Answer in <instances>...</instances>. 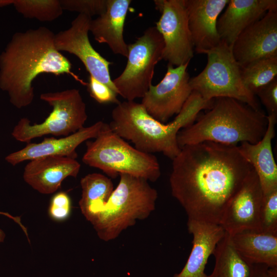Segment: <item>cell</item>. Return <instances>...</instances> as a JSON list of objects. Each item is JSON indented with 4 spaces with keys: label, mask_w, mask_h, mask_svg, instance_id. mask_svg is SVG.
Masks as SVG:
<instances>
[{
    "label": "cell",
    "mask_w": 277,
    "mask_h": 277,
    "mask_svg": "<svg viewBox=\"0 0 277 277\" xmlns=\"http://www.w3.org/2000/svg\"><path fill=\"white\" fill-rule=\"evenodd\" d=\"M252 169L237 146L209 141L186 145L172 160L171 194L188 220L220 225L229 202Z\"/></svg>",
    "instance_id": "cell-1"
},
{
    "label": "cell",
    "mask_w": 277,
    "mask_h": 277,
    "mask_svg": "<svg viewBox=\"0 0 277 277\" xmlns=\"http://www.w3.org/2000/svg\"><path fill=\"white\" fill-rule=\"evenodd\" d=\"M54 36L45 27L16 32L0 54V89L16 108L32 103V83L40 74L71 73V63L56 49Z\"/></svg>",
    "instance_id": "cell-2"
},
{
    "label": "cell",
    "mask_w": 277,
    "mask_h": 277,
    "mask_svg": "<svg viewBox=\"0 0 277 277\" xmlns=\"http://www.w3.org/2000/svg\"><path fill=\"white\" fill-rule=\"evenodd\" d=\"M212 102L192 91L174 119L165 124L152 117L141 103L126 101L113 109L108 124L114 132L131 142L138 150L161 152L172 160L181 151L177 140L179 131L193 124L200 111L209 109Z\"/></svg>",
    "instance_id": "cell-3"
},
{
    "label": "cell",
    "mask_w": 277,
    "mask_h": 277,
    "mask_svg": "<svg viewBox=\"0 0 277 277\" xmlns=\"http://www.w3.org/2000/svg\"><path fill=\"white\" fill-rule=\"evenodd\" d=\"M268 123L267 115L261 110L234 98H215L208 112L179 131L177 143L180 148L207 141L233 146L254 144L264 135Z\"/></svg>",
    "instance_id": "cell-4"
},
{
    "label": "cell",
    "mask_w": 277,
    "mask_h": 277,
    "mask_svg": "<svg viewBox=\"0 0 277 277\" xmlns=\"http://www.w3.org/2000/svg\"><path fill=\"white\" fill-rule=\"evenodd\" d=\"M102 211L91 223L101 240L115 239L137 220L146 219L155 210L157 191L148 181L128 174H120Z\"/></svg>",
    "instance_id": "cell-5"
},
{
    "label": "cell",
    "mask_w": 277,
    "mask_h": 277,
    "mask_svg": "<svg viewBox=\"0 0 277 277\" xmlns=\"http://www.w3.org/2000/svg\"><path fill=\"white\" fill-rule=\"evenodd\" d=\"M93 141L86 143L82 161L99 169L108 176L128 174L151 182L161 175V168L155 156L141 151L114 132L105 123Z\"/></svg>",
    "instance_id": "cell-6"
},
{
    "label": "cell",
    "mask_w": 277,
    "mask_h": 277,
    "mask_svg": "<svg viewBox=\"0 0 277 277\" xmlns=\"http://www.w3.org/2000/svg\"><path fill=\"white\" fill-rule=\"evenodd\" d=\"M204 69L189 80L192 91L197 92L207 101L225 97L235 99L260 110L258 101L244 85L241 67L235 60L232 48L222 41L208 51Z\"/></svg>",
    "instance_id": "cell-7"
},
{
    "label": "cell",
    "mask_w": 277,
    "mask_h": 277,
    "mask_svg": "<svg viewBox=\"0 0 277 277\" xmlns=\"http://www.w3.org/2000/svg\"><path fill=\"white\" fill-rule=\"evenodd\" d=\"M40 98L52 107V111L39 124L32 125L28 118H21L11 133L17 141L28 143L48 134L66 136L84 127L88 117L86 106L78 89L43 93Z\"/></svg>",
    "instance_id": "cell-8"
},
{
    "label": "cell",
    "mask_w": 277,
    "mask_h": 277,
    "mask_svg": "<svg viewBox=\"0 0 277 277\" xmlns=\"http://www.w3.org/2000/svg\"><path fill=\"white\" fill-rule=\"evenodd\" d=\"M164 48L163 37L155 26L148 28L128 45L127 62L122 73L112 80L120 95L127 101L142 98L152 85L156 65Z\"/></svg>",
    "instance_id": "cell-9"
},
{
    "label": "cell",
    "mask_w": 277,
    "mask_h": 277,
    "mask_svg": "<svg viewBox=\"0 0 277 277\" xmlns=\"http://www.w3.org/2000/svg\"><path fill=\"white\" fill-rule=\"evenodd\" d=\"M154 3L161 13L155 27L164 43L162 60L174 67L189 63L194 47L184 0H156Z\"/></svg>",
    "instance_id": "cell-10"
},
{
    "label": "cell",
    "mask_w": 277,
    "mask_h": 277,
    "mask_svg": "<svg viewBox=\"0 0 277 277\" xmlns=\"http://www.w3.org/2000/svg\"><path fill=\"white\" fill-rule=\"evenodd\" d=\"M189 64L177 67L168 64L163 79L157 85H151L142 97L141 103L145 110L159 122L165 124L179 113L190 96Z\"/></svg>",
    "instance_id": "cell-11"
},
{
    "label": "cell",
    "mask_w": 277,
    "mask_h": 277,
    "mask_svg": "<svg viewBox=\"0 0 277 277\" xmlns=\"http://www.w3.org/2000/svg\"><path fill=\"white\" fill-rule=\"evenodd\" d=\"M91 19L89 16L78 14L68 29L55 34V48L60 52L65 51L77 57L89 75L107 85L118 94L109 72L112 63L96 51L90 42L88 32Z\"/></svg>",
    "instance_id": "cell-12"
},
{
    "label": "cell",
    "mask_w": 277,
    "mask_h": 277,
    "mask_svg": "<svg viewBox=\"0 0 277 277\" xmlns=\"http://www.w3.org/2000/svg\"><path fill=\"white\" fill-rule=\"evenodd\" d=\"M263 192L253 168L229 202L220 225L232 235L244 230L261 231L260 215Z\"/></svg>",
    "instance_id": "cell-13"
},
{
    "label": "cell",
    "mask_w": 277,
    "mask_h": 277,
    "mask_svg": "<svg viewBox=\"0 0 277 277\" xmlns=\"http://www.w3.org/2000/svg\"><path fill=\"white\" fill-rule=\"evenodd\" d=\"M232 51L241 68L259 60L277 57V8L269 10L246 28Z\"/></svg>",
    "instance_id": "cell-14"
},
{
    "label": "cell",
    "mask_w": 277,
    "mask_h": 277,
    "mask_svg": "<svg viewBox=\"0 0 277 277\" xmlns=\"http://www.w3.org/2000/svg\"><path fill=\"white\" fill-rule=\"evenodd\" d=\"M229 0H184L195 51L206 54L221 42L217 30L219 15Z\"/></svg>",
    "instance_id": "cell-15"
},
{
    "label": "cell",
    "mask_w": 277,
    "mask_h": 277,
    "mask_svg": "<svg viewBox=\"0 0 277 277\" xmlns=\"http://www.w3.org/2000/svg\"><path fill=\"white\" fill-rule=\"evenodd\" d=\"M104 124L103 122L98 121L63 137H47L39 143H28L22 149L7 155L5 160L10 164L15 166L25 161L46 156H65L76 159L77 147L89 139L95 138Z\"/></svg>",
    "instance_id": "cell-16"
},
{
    "label": "cell",
    "mask_w": 277,
    "mask_h": 277,
    "mask_svg": "<svg viewBox=\"0 0 277 277\" xmlns=\"http://www.w3.org/2000/svg\"><path fill=\"white\" fill-rule=\"evenodd\" d=\"M29 161L24 168L23 179L32 188L46 194L55 192L67 177H76L81 168L75 159L65 156H46Z\"/></svg>",
    "instance_id": "cell-17"
},
{
    "label": "cell",
    "mask_w": 277,
    "mask_h": 277,
    "mask_svg": "<svg viewBox=\"0 0 277 277\" xmlns=\"http://www.w3.org/2000/svg\"><path fill=\"white\" fill-rule=\"evenodd\" d=\"M275 8L276 0H229L217 22L221 41L232 48L237 37L246 28Z\"/></svg>",
    "instance_id": "cell-18"
},
{
    "label": "cell",
    "mask_w": 277,
    "mask_h": 277,
    "mask_svg": "<svg viewBox=\"0 0 277 277\" xmlns=\"http://www.w3.org/2000/svg\"><path fill=\"white\" fill-rule=\"evenodd\" d=\"M187 228L193 237L192 249L183 268L173 277H209L206 264L225 231L220 225L192 220H188Z\"/></svg>",
    "instance_id": "cell-19"
},
{
    "label": "cell",
    "mask_w": 277,
    "mask_h": 277,
    "mask_svg": "<svg viewBox=\"0 0 277 277\" xmlns=\"http://www.w3.org/2000/svg\"><path fill=\"white\" fill-rule=\"evenodd\" d=\"M267 130L258 142H243L237 146L243 157L256 173L263 194L277 189V165L272 150V140L275 134L277 115H267Z\"/></svg>",
    "instance_id": "cell-20"
},
{
    "label": "cell",
    "mask_w": 277,
    "mask_h": 277,
    "mask_svg": "<svg viewBox=\"0 0 277 277\" xmlns=\"http://www.w3.org/2000/svg\"><path fill=\"white\" fill-rule=\"evenodd\" d=\"M131 0H107L106 11L91 19L89 31L96 41L107 44L115 54L127 57L128 45L123 32Z\"/></svg>",
    "instance_id": "cell-21"
},
{
    "label": "cell",
    "mask_w": 277,
    "mask_h": 277,
    "mask_svg": "<svg viewBox=\"0 0 277 277\" xmlns=\"http://www.w3.org/2000/svg\"><path fill=\"white\" fill-rule=\"evenodd\" d=\"M230 237L235 249L250 263L277 267V234L248 230Z\"/></svg>",
    "instance_id": "cell-22"
},
{
    "label": "cell",
    "mask_w": 277,
    "mask_h": 277,
    "mask_svg": "<svg viewBox=\"0 0 277 277\" xmlns=\"http://www.w3.org/2000/svg\"><path fill=\"white\" fill-rule=\"evenodd\" d=\"M81 211L91 224L102 211L114 190L108 177L98 173L87 174L81 179Z\"/></svg>",
    "instance_id": "cell-23"
},
{
    "label": "cell",
    "mask_w": 277,
    "mask_h": 277,
    "mask_svg": "<svg viewBox=\"0 0 277 277\" xmlns=\"http://www.w3.org/2000/svg\"><path fill=\"white\" fill-rule=\"evenodd\" d=\"M212 254L215 265L209 277H253L255 265L240 255L234 247L230 235L226 232Z\"/></svg>",
    "instance_id": "cell-24"
},
{
    "label": "cell",
    "mask_w": 277,
    "mask_h": 277,
    "mask_svg": "<svg viewBox=\"0 0 277 277\" xmlns=\"http://www.w3.org/2000/svg\"><path fill=\"white\" fill-rule=\"evenodd\" d=\"M242 80L254 95L277 77V57L255 61L241 68Z\"/></svg>",
    "instance_id": "cell-25"
},
{
    "label": "cell",
    "mask_w": 277,
    "mask_h": 277,
    "mask_svg": "<svg viewBox=\"0 0 277 277\" xmlns=\"http://www.w3.org/2000/svg\"><path fill=\"white\" fill-rule=\"evenodd\" d=\"M15 10L27 18L51 22L63 12L59 0H14Z\"/></svg>",
    "instance_id": "cell-26"
},
{
    "label": "cell",
    "mask_w": 277,
    "mask_h": 277,
    "mask_svg": "<svg viewBox=\"0 0 277 277\" xmlns=\"http://www.w3.org/2000/svg\"><path fill=\"white\" fill-rule=\"evenodd\" d=\"M260 221L261 231L277 234V189L263 194Z\"/></svg>",
    "instance_id": "cell-27"
},
{
    "label": "cell",
    "mask_w": 277,
    "mask_h": 277,
    "mask_svg": "<svg viewBox=\"0 0 277 277\" xmlns=\"http://www.w3.org/2000/svg\"><path fill=\"white\" fill-rule=\"evenodd\" d=\"M63 10L77 12L90 17L100 16L106 10L107 0H60Z\"/></svg>",
    "instance_id": "cell-28"
},
{
    "label": "cell",
    "mask_w": 277,
    "mask_h": 277,
    "mask_svg": "<svg viewBox=\"0 0 277 277\" xmlns=\"http://www.w3.org/2000/svg\"><path fill=\"white\" fill-rule=\"evenodd\" d=\"M71 211V201L65 192H59L51 199L49 207V215L56 221H63L69 216Z\"/></svg>",
    "instance_id": "cell-29"
},
{
    "label": "cell",
    "mask_w": 277,
    "mask_h": 277,
    "mask_svg": "<svg viewBox=\"0 0 277 277\" xmlns=\"http://www.w3.org/2000/svg\"><path fill=\"white\" fill-rule=\"evenodd\" d=\"M87 87L90 96L100 104L114 103L117 105L120 103L115 91L91 75L89 76Z\"/></svg>",
    "instance_id": "cell-30"
},
{
    "label": "cell",
    "mask_w": 277,
    "mask_h": 277,
    "mask_svg": "<svg viewBox=\"0 0 277 277\" xmlns=\"http://www.w3.org/2000/svg\"><path fill=\"white\" fill-rule=\"evenodd\" d=\"M255 95L265 107L268 115H277V77L261 88Z\"/></svg>",
    "instance_id": "cell-31"
},
{
    "label": "cell",
    "mask_w": 277,
    "mask_h": 277,
    "mask_svg": "<svg viewBox=\"0 0 277 277\" xmlns=\"http://www.w3.org/2000/svg\"><path fill=\"white\" fill-rule=\"evenodd\" d=\"M253 277H277V267L269 268L263 265H255Z\"/></svg>",
    "instance_id": "cell-32"
},
{
    "label": "cell",
    "mask_w": 277,
    "mask_h": 277,
    "mask_svg": "<svg viewBox=\"0 0 277 277\" xmlns=\"http://www.w3.org/2000/svg\"><path fill=\"white\" fill-rule=\"evenodd\" d=\"M0 214H2L5 215H7L8 217L13 219L15 222L18 223L20 225V226L21 227H23V225L21 223L19 217H13L12 215H11L10 214H9L8 213H4V212H0ZM5 238V233L4 232V231L2 229H0V243L3 242Z\"/></svg>",
    "instance_id": "cell-33"
},
{
    "label": "cell",
    "mask_w": 277,
    "mask_h": 277,
    "mask_svg": "<svg viewBox=\"0 0 277 277\" xmlns=\"http://www.w3.org/2000/svg\"><path fill=\"white\" fill-rule=\"evenodd\" d=\"M14 0H0V8L13 4Z\"/></svg>",
    "instance_id": "cell-34"
}]
</instances>
